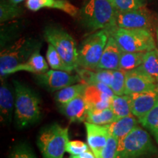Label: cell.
I'll list each match as a JSON object with an SVG mask.
<instances>
[{
  "instance_id": "obj_1",
  "label": "cell",
  "mask_w": 158,
  "mask_h": 158,
  "mask_svg": "<svg viewBox=\"0 0 158 158\" xmlns=\"http://www.w3.org/2000/svg\"><path fill=\"white\" fill-rule=\"evenodd\" d=\"M15 92V122L18 127L23 128L35 123L40 118V100L29 86L13 80Z\"/></svg>"
},
{
  "instance_id": "obj_2",
  "label": "cell",
  "mask_w": 158,
  "mask_h": 158,
  "mask_svg": "<svg viewBox=\"0 0 158 158\" xmlns=\"http://www.w3.org/2000/svg\"><path fill=\"white\" fill-rule=\"evenodd\" d=\"M116 13L108 0H89L79 10V18L85 27L98 31L116 27Z\"/></svg>"
},
{
  "instance_id": "obj_3",
  "label": "cell",
  "mask_w": 158,
  "mask_h": 158,
  "mask_svg": "<svg viewBox=\"0 0 158 158\" xmlns=\"http://www.w3.org/2000/svg\"><path fill=\"white\" fill-rule=\"evenodd\" d=\"M157 152L148 132L137 125L118 141L116 158H152Z\"/></svg>"
},
{
  "instance_id": "obj_4",
  "label": "cell",
  "mask_w": 158,
  "mask_h": 158,
  "mask_svg": "<svg viewBox=\"0 0 158 158\" xmlns=\"http://www.w3.org/2000/svg\"><path fill=\"white\" fill-rule=\"evenodd\" d=\"M40 43L31 37H21L2 49L0 55L1 77L10 74L13 69L27 62L35 51L40 50Z\"/></svg>"
},
{
  "instance_id": "obj_5",
  "label": "cell",
  "mask_w": 158,
  "mask_h": 158,
  "mask_svg": "<svg viewBox=\"0 0 158 158\" xmlns=\"http://www.w3.org/2000/svg\"><path fill=\"white\" fill-rule=\"evenodd\" d=\"M68 141V127L54 122L40 130L37 144L43 158H63Z\"/></svg>"
},
{
  "instance_id": "obj_6",
  "label": "cell",
  "mask_w": 158,
  "mask_h": 158,
  "mask_svg": "<svg viewBox=\"0 0 158 158\" xmlns=\"http://www.w3.org/2000/svg\"><path fill=\"white\" fill-rule=\"evenodd\" d=\"M106 30L110 36L115 39L122 51L147 52L156 48L151 30L123 29L117 26Z\"/></svg>"
},
{
  "instance_id": "obj_7",
  "label": "cell",
  "mask_w": 158,
  "mask_h": 158,
  "mask_svg": "<svg viewBox=\"0 0 158 158\" xmlns=\"http://www.w3.org/2000/svg\"><path fill=\"white\" fill-rule=\"evenodd\" d=\"M45 39L56 48L71 71L78 68V50L75 40L64 29L47 27L44 29Z\"/></svg>"
},
{
  "instance_id": "obj_8",
  "label": "cell",
  "mask_w": 158,
  "mask_h": 158,
  "mask_svg": "<svg viewBox=\"0 0 158 158\" xmlns=\"http://www.w3.org/2000/svg\"><path fill=\"white\" fill-rule=\"evenodd\" d=\"M109 36L106 29H100L86 37L79 47L78 67L98 70V65Z\"/></svg>"
},
{
  "instance_id": "obj_9",
  "label": "cell",
  "mask_w": 158,
  "mask_h": 158,
  "mask_svg": "<svg viewBox=\"0 0 158 158\" xmlns=\"http://www.w3.org/2000/svg\"><path fill=\"white\" fill-rule=\"evenodd\" d=\"M158 87L157 79L144 70L142 65L133 70L126 71L125 94L141 93Z\"/></svg>"
},
{
  "instance_id": "obj_10",
  "label": "cell",
  "mask_w": 158,
  "mask_h": 158,
  "mask_svg": "<svg viewBox=\"0 0 158 158\" xmlns=\"http://www.w3.org/2000/svg\"><path fill=\"white\" fill-rule=\"evenodd\" d=\"M35 79L38 84L51 92L59 91L66 86L81 83L78 74H71L63 70H50L44 73L36 74Z\"/></svg>"
},
{
  "instance_id": "obj_11",
  "label": "cell",
  "mask_w": 158,
  "mask_h": 158,
  "mask_svg": "<svg viewBox=\"0 0 158 158\" xmlns=\"http://www.w3.org/2000/svg\"><path fill=\"white\" fill-rule=\"evenodd\" d=\"M116 26L128 29L151 30L152 19L145 7L127 11H117Z\"/></svg>"
},
{
  "instance_id": "obj_12",
  "label": "cell",
  "mask_w": 158,
  "mask_h": 158,
  "mask_svg": "<svg viewBox=\"0 0 158 158\" xmlns=\"http://www.w3.org/2000/svg\"><path fill=\"white\" fill-rule=\"evenodd\" d=\"M132 114L140 119L158 102V87L154 90L130 94Z\"/></svg>"
},
{
  "instance_id": "obj_13",
  "label": "cell",
  "mask_w": 158,
  "mask_h": 158,
  "mask_svg": "<svg viewBox=\"0 0 158 158\" xmlns=\"http://www.w3.org/2000/svg\"><path fill=\"white\" fill-rule=\"evenodd\" d=\"M85 127L89 147L96 158H101L102 149L106 147L110 135L107 127L106 125H98L86 122Z\"/></svg>"
},
{
  "instance_id": "obj_14",
  "label": "cell",
  "mask_w": 158,
  "mask_h": 158,
  "mask_svg": "<svg viewBox=\"0 0 158 158\" xmlns=\"http://www.w3.org/2000/svg\"><path fill=\"white\" fill-rule=\"evenodd\" d=\"M59 110L72 122H81L86 119L88 106L84 94L64 104L58 105Z\"/></svg>"
},
{
  "instance_id": "obj_15",
  "label": "cell",
  "mask_w": 158,
  "mask_h": 158,
  "mask_svg": "<svg viewBox=\"0 0 158 158\" xmlns=\"http://www.w3.org/2000/svg\"><path fill=\"white\" fill-rule=\"evenodd\" d=\"M122 53V49L118 46L115 39L112 36H109L98 65V70H118Z\"/></svg>"
},
{
  "instance_id": "obj_16",
  "label": "cell",
  "mask_w": 158,
  "mask_h": 158,
  "mask_svg": "<svg viewBox=\"0 0 158 158\" xmlns=\"http://www.w3.org/2000/svg\"><path fill=\"white\" fill-rule=\"evenodd\" d=\"M26 6L31 11H38L42 8L56 9L68 13L70 16L78 15L79 10L67 0H27Z\"/></svg>"
},
{
  "instance_id": "obj_17",
  "label": "cell",
  "mask_w": 158,
  "mask_h": 158,
  "mask_svg": "<svg viewBox=\"0 0 158 158\" xmlns=\"http://www.w3.org/2000/svg\"><path fill=\"white\" fill-rule=\"evenodd\" d=\"M84 98L88 110H101L110 108L111 97L101 92L95 85H86Z\"/></svg>"
},
{
  "instance_id": "obj_18",
  "label": "cell",
  "mask_w": 158,
  "mask_h": 158,
  "mask_svg": "<svg viewBox=\"0 0 158 158\" xmlns=\"http://www.w3.org/2000/svg\"><path fill=\"white\" fill-rule=\"evenodd\" d=\"M15 92L5 81H2L0 86V115L3 124H10L12 121L15 106Z\"/></svg>"
},
{
  "instance_id": "obj_19",
  "label": "cell",
  "mask_w": 158,
  "mask_h": 158,
  "mask_svg": "<svg viewBox=\"0 0 158 158\" xmlns=\"http://www.w3.org/2000/svg\"><path fill=\"white\" fill-rule=\"evenodd\" d=\"M137 118L132 115L118 118L112 123L106 125L110 135L116 138L118 141L127 135L138 125Z\"/></svg>"
},
{
  "instance_id": "obj_20",
  "label": "cell",
  "mask_w": 158,
  "mask_h": 158,
  "mask_svg": "<svg viewBox=\"0 0 158 158\" xmlns=\"http://www.w3.org/2000/svg\"><path fill=\"white\" fill-rule=\"evenodd\" d=\"M48 70V64L42 55L40 54V50H37L30 56L27 62L19 65L11 71L10 74L20 71L31 73L35 74L44 73Z\"/></svg>"
},
{
  "instance_id": "obj_21",
  "label": "cell",
  "mask_w": 158,
  "mask_h": 158,
  "mask_svg": "<svg viewBox=\"0 0 158 158\" xmlns=\"http://www.w3.org/2000/svg\"><path fill=\"white\" fill-rule=\"evenodd\" d=\"M86 86V85L82 83H78L66 86L56 92L54 96L55 100L58 105L67 103L77 97L83 95Z\"/></svg>"
},
{
  "instance_id": "obj_22",
  "label": "cell",
  "mask_w": 158,
  "mask_h": 158,
  "mask_svg": "<svg viewBox=\"0 0 158 158\" xmlns=\"http://www.w3.org/2000/svg\"><path fill=\"white\" fill-rule=\"evenodd\" d=\"M110 108L118 118L132 115L130 95L114 94L110 100Z\"/></svg>"
},
{
  "instance_id": "obj_23",
  "label": "cell",
  "mask_w": 158,
  "mask_h": 158,
  "mask_svg": "<svg viewBox=\"0 0 158 158\" xmlns=\"http://www.w3.org/2000/svg\"><path fill=\"white\" fill-rule=\"evenodd\" d=\"M118 119L110 108L101 110H88L86 122L98 125H107Z\"/></svg>"
},
{
  "instance_id": "obj_24",
  "label": "cell",
  "mask_w": 158,
  "mask_h": 158,
  "mask_svg": "<svg viewBox=\"0 0 158 158\" xmlns=\"http://www.w3.org/2000/svg\"><path fill=\"white\" fill-rule=\"evenodd\" d=\"M145 52H125L122 51L119 62V69L124 71L133 70L143 64Z\"/></svg>"
},
{
  "instance_id": "obj_25",
  "label": "cell",
  "mask_w": 158,
  "mask_h": 158,
  "mask_svg": "<svg viewBox=\"0 0 158 158\" xmlns=\"http://www.w3.org/2000/svg\"><path fill=\"white\" fill-rule=\"evenodd\" d=\"M142 126L151 132L158 143V102L149 113L138 119Z\"/></svg>"
},
{
  "instance_id": "obj_26",
  "label": "cell",
  "mask_w": 158,
  "mask_h": 158,
  "mask_svg": "<svg viewBox=\"0 0 158 158\" xmlns=\"http://www.w3.org/2000/svg\"><path fill=\"white\" fill-rule=\"evenodd\" d=\"M23 9L17 5L10 2L9 0H1L0 3V21L1 23L21 16Z\"/></svg>"
},
{
  "instance_id": "obj_27",
  "label": "cell",
  "mask_w": 158,
  "mask_h": 158,
  "mask_svg": "<svg viewBox=\"0 0 158 158\" xmlns=\"http://www.w3.org/2000/svg\"><path fill=\"white\" fill-rule=\"evenodd\" d=\"M148 73L157 79L158 82V49L155 48L144 54L143 64H141Z\"/></svg>"
},
{
  "instance_id": "obj_28",
  "label": "cell",
  "mask_w": 158,
  "mask_h": 158,
  "mask_svg": "<svg viewBox=\"0 0 158 158\" xmlns=\"http://www.w3.org/2000/svg\"><path fill=\"white\" fill-rule=\"evenodd\" d=\"M46 59L49 66L53 70H63L71 73L72 71L67 66L62 57L52 45L48 43V49L46 51Z\"/></svg>"
},
{
  "instance_id": "obj_29",
  "label": "cell",
  "mask_w": 158,
  "mask_h": 158,
  "mask_svg": "<svg viewBox=\"0 0 158 158\" xmlns=\"http://www.w3.org/2000/svg\"><path fill=\"white\" fill-rule=\"evenodd\" d=\"M125 74L126 71L121 69L113 70V78L110 88L115 95L125 94Z\"/></svg>"
},
{
  "instance_id": "obj_30",
  "label": "cell",
  "mask_w": 158,
  "mask_h": 158,
  "mask_svg": "<svg viewBox=\"0 0 158 158\" xmlns=\"http://www.w3.org/2000/svg\"><path fill=\"white\" fill-rule=\"evenodd\" d=\"M9 158H37L34 152L27 143H19L13 148Z\"/></svg>"
},
{
  "instance_id": "obj_31",
  "label": "cell",
  "mask_w": 158,
  "mask_h": 158,
  "mask_svg": "<svg viewBox=\"0 0 158 158\" xmlns=\"http://www.w3.org/2000/svg\"><path fill=\"white\" fill-rule=\"evenodd\" d=\"M145 0H114V7L117 11H127L144 7Z\"/></svg>"
},
{
  "instance_id": "obj_32",
  "label": "cell",
  "mask_w": 158,
  "mask_h": 158,
  "mask_svg": "<svg viewBox=\"0 0 158 158\" xmlns=\"http://www.w3.org/2000/svg\"><path fill=\"white\" fill-rule=\"evenodd\" d=\"M118 141L116 138L110 135L106 147L102 149L101 158H116Z\"/></svg>"
},
{
  "instance_id": "obj_33",
  "label": "cell",
  "mask_w": 158,
  "mask_h": 158,
  "mask_svg": "<svg viewBox=\"0 0 158 158\" xmlns=\"http://www.w3.org/2000/svg\"><path fill=\"white\" fill-rule=\"evenodd\" d=\"M89 145L81 141H69L66 145V152L71 155H80L88 151Z\"/></svg>"
},
{
  "instance_id": "obj_34",
  "label": "cell",
  "mask_w": 158,
  "mask_h": 158,
  "mask_svg": "<svg viewBox=\"0 0 158 158\" xmlns=\"http://www.w3.org/2000/svg\"><path fill=\"white\" fill-rule=\"evenodd\" d=\"M93 85H95L97 87H98L99 89L101 91V92H102L105 94H108V96L111 97L112 98V97L114 95L113 90L111 89L110 86H108V85H106L105 84H102V83H98V84H95Z\"/></svg>"
},
{
  "instance_id": "obj_35",
  "label": "cell",
  "mask_w": 158,
  "mask_h": 158,
  "mask_svg": "<svg viewBox=\"0 0 158 158\" xmlns=\"http://www.w3.org/2000/svg\"><path fill=\"white\" fill-rule=\"evenodd\" d=\"M69 158H96V157L92 152V150L89 149L88 151L85 152L82 154H80V155H71Z\"/></svg>"
},
{
  "instance_id": "obj_36",
  "label": "cell",
  "mask_w": 158,
  "mask_h": 158,
  "mask_svg": "<svg viewBox=\"0 0 158 158\" xmlns=\"http://www.w3.org/2000/svg\"><path fill=\"white\" fill-rule=\"evenodd\" d=\"M23 1H24V0H9L10 2H11L12 4H14V5H18V4L22 2Z\"/></svg>"
},
{
  "instance_id": "obj_37",
  "label": "cell",
  "mask_w": 158,
  "mask_h": 158,
  "mask_svg": "<svg viewBox=\"0 0 158 158\" xmlns=\"http://www.w3.org/2000/svg\"><path fill=\"white\" fill-rule=\"evenodd\" d=\"M156 36H157V40L158 43V28H157V29H156Z\"/></svg>"
},
{
  "instance_id": "obj_38",
  "label": "cell",
  "mask_w": 158,
  "mask_h": 158,
  "mask_svg": "<svg viewBox=\"0 0 158 158\" xmlns=\"http://www.w3.org/2000/svg\"><path fill=\"white\" fill-rule=\"evenodd\" d=\"M108 1H109V2H110V3H111V4H112V5H113L114 6V0H108Z\"/></svg>"
}]
</instances>
